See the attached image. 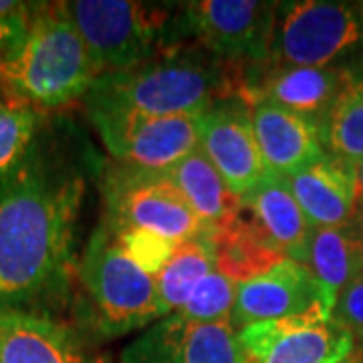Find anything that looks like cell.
Listing matches in <instances>:
<instances>
[{
    "mask_svg": "<svg viewBox=\"0 0 363 363\" xmlns=\"http://www.w3.org/2000/svg\"><path fill=\"white\" fill-rule=\"evenodd\" d=\"M85 190L75 142L43 125L21 168L0 184V311L52 315L65 307Z\"/></svg>",
    "mask_w": 363,
    "mask_h": 363,
    "instance_id": "6da1fadb",
    "label": "cell"
},
{
    "mask_svg": "<svg viewBox=\"0 0 363 363\" xmlns=\"http://www.w3.org/2000/svg\"><path fill=\"white\" fill-rule=\"evenodd\" d=\"M242 71L200 47L174 45L130 71L99 75L83 101L87 111L198 116L220 99L238 97Z\"/></svg>",
    "mask_w": 363,
    "mask_h": 363,
    "instance_id": "7a4b0ae2",
    "label": "cell"
},
{
    "mask_svg": "<svg viewBox=\"0 0 363 363\" xmlns=\"http://www.w3.org/2000/svg\"><path fill=\"white\" fill-rule=\"evenodd\" d=\"M97 77L65 2H39L21 49L0 65V89L43 113L83 99Z\"/></svg>",
    "mask_w": 363,
    "mask_h": 363,
    "instance_id": "3957f363",
    "label": "cell"
},
{
    "mask_svg": "<svg viewBox=\"0 0 363 363\" xmlns=\"http://www.w3.org/2000/svg\"><path fill=\"white\" fill-rule=\"evenodd\" d=\"M77 279L93 307V327L104 337H121L162 319L156 279L128 257L105 222L89 236Z\"/></svg>",
    "mask_w": 363,
    "mask_h": 363,
    "instance_id": "277c9868",
    "label": "cell"
},
{
    "mask_svg": "<svg viewBox=\"0 0 363 363\" xmlns=\"http://www.w3.org/2000/svg\"><path fill=\"white\" fill-rule=\"evenodd\" d=\"M97 75L121 73L164 51L172 11L133 0L65 2Z\"/></svg>",
    "mask_w": 363,
    "mask_h": 363,
    "instance_id": "5b68a950",
    "label": "cell"
},
{
    "mask_svg": "<svg viewBox=\"0 0 363 363\" xmlns=\"http://www.w3.org/2000/svg\"><path fill=\"white\" fill-rule=\"evenodd\" d=\"M277 2L202 0L174 13L166 47L194 45L238 69L269 61ZM164 47V49H166Z\"/></svg>",
    "mask_w": 363,
    "mask_h": 363,
    "instance_id": "8992f818",
    "label": "cell"
},
{
    "mask_svg": "<svg viewBox=\"0 0 363 363\" xmlns=\"http://www.w3.org/2000/svg\"><path fill=\"white\" fill-rule=\"evenodd\" d=\"M104 222L116 228H138L172 242L214 233L172 184L166 172L133 168L113 162L101 180Z\"/></svg>",
    "mask_w": 363,
    "mask_h": 363,
    "instance_id": "52a82bcc",
    "label": "cell"
},
{
    "mask_svg": "<svg viewBox=\"0 0 363 363\" xmlns=\"http://www.w3.org/2000/svg\"><path fill=\"white\" fill-rule=\"evenodd\" d=\"M359 45H363L362 2H277L267 63L329 67Z\"/></svg>",
    "mask_w": 363,
    "mask_h": 363,
    "instance_id": "ba28073f",
    "label": "cell"
},
{
    "mask_svg": "<svg viewBox=\"0 0 363 363\" xmlns=\"http://www.w3.org/2000/svg\"><path fill=\"white\" fill-rule=\"evenodd\" d=\"M105 150L119 164L168 172L200 145L198 116L152 117L121 111H87Z\"/></svg>",
    "mask_w": 363,
    "mask_h": 363,
    "instance_id": "9c48e42d",
    "label": "cell"
},
{
    "mask_svg": "<svg viewBox=\"0 0 363 363\" xmlns=\"http://www.w3.org/2000/svg\"><path fill=\"white\" fill-rule=\"evenodd\" d=\"M247 363H343L355 341L325 311L259 321L238 329Z\"/></svg>",
    "mask_w": 363,
    "mask_h": 363,
    "instance_id": "30bf717a",
    "label": "cell"
},
{
    "mask_svg": "<svg viewBox=\"0 0 363 363\" xmlns=\"http://www.w3.org/2000/svg\"><path fill=\"white\" fill-rule=\"evenodd\" d=\"M200 150L236 198L247 196L269 172L252 130L250 105L240 97L212 104L198 116Z\"/></svg>",
    "mask_w": 363,
    "mask_h": 363,
    "instance_id": "8fae6325",
    "label": "cell"
},
{
    "mask_svg": "<svg viewBox=\"0 0 363 363\" xmlns=\"http://www.w3.org/2000/svg\"><path fill=\"white\" fill-rule=\"evenodd\" d=\"M313 311L331 315L333 307L313 272L297 260L283 259L236 289L230 323L238 331L250 323L298 317Z\"/></svg>",
    "mask_w": 363,
    "mask_h": 363,
    "instance_id": "7c38bea8",
    "label": "cell"
},
{
    "mask_svg": "<svg viewBox=\"0 0 363 363\" xmlns=\"http://www.w3.org/2000/svg\"><path fill=\"white\" fill-rule=\"evenodd\" d=\"M123 363H247V355L230 321L192 323L172 313L131 343Z\"/></svg>",
    "mask_w": 363,
    "mask_h": 363,
    "instance_id": "4fadbf2b",
    "label": "cell"
},
{
    "mask_svg": "<svg viewBox=\"0 0 363 363\" xmlns=\"http://www.w3.org/2000/svg\"><path fill=\"white\" fill-rule=\"evenodd\" d=\"M345 79V67H291L262 63L242 71L240 99L285 107L321 128Z\"/></svg>",
    "mask_w": 363,
    "mask_h": 363,
    "instance_id": "5bb4252c",
    "label": "cell"
},
{
    "mask_svg": "<svg viewBox=\"0 0 363 363\" xmlns=\"http://www.w3.org/2000/svg\"><path fill=\"white\" fill-rule=\"evenodd\" d=\"M0 363H107L73 325L52 315L0 311Z\"/></svg>",
    "mask_w": 363,
    "mask_h": 363,
    "instance_id": "9a60e30c",
    "label": "cell"
},
{
    "mask_svg": "<svg viewBox=\"0 0 363 363\" xmlns=\"http://www.w3.org/2000/svg\"><path fill=\"white\" fill-rule=\"evenodd\" d=\"M286 182L313 228L341 226L357 216V166L343 157L325 154Z\"/></svg>",
    "mask_w": 363,
    "mask_h": 363,
    "instance_id": "2e32d148",
    "label": "cell"
},
{
    "mask_svg": "<svg viewBox=\"0 0 363 363\" xmlns=\"http://www.w3.org/2000/svg\"><path fill=\"white\" fill-rule=\"evenodd\" d=\"M250 117L269 172L289 178L317 164L327 154L319 128L307 117L267 101L250 105Z\"/></svg>",
    "mask_w": 363,
    "mask_h": 363,
    "instance_id": "e0dca14e",
    "label": "cell"
},
{
    "mask_svg": "<svg viewBox=\"0 0 363 363\" xmlns=\"http://www.w3.org/2000/svg\"><path fill=\"white\" fill-rule=\"evenodd\" d=\"M240 204L285 259L305 264L313 226L305 218L285 176L267 172L257 186L240 198Z\"/></svg>",
    "mask_w": 363,
    "mask_h": 363,
    "instance_id": "ac0fdd59",
    "label": "cell"
},
{
    "mask_svg": "<svg viewBox=\"0 0 363 363\" xmlns=\"http://www.w3.org/2000/svg\"><path fill=\"white\" fill-rule=\"evenodd\" d=\"M305 267L323 286L331 307L339 293L363 274V224L359 216L341 226L313 228Z\"/></svg>",
    "mask_w": 363,
    "mask_h": 363,
    "instance_id": "d6986e66",
    "label": "cell"
},
{
    "mask_svg": "<svg viewBox=\"0 0 363 363\" xmlns=\"http://www.w3.org/2000/svg\"><path fill=\"white\" fill-rule=\"evenodd\" d=\"M214 240L216 269L238 285L267 272L285 259L248 216L242 204L228 220L214 228Z\"/></svg>",
    "mask_w": 363,
    "mask_h": 363,
    "instance_id": "ffe728a7",
    "label": "cell"
},
{
    "mask_svg": "<svg viewBox=\"0 0 363 363\" xmlns=\"http://www.w3.org/2000/svg\"><path fill=\"white\" fill-rule=\"evenodd\" d=\"M166 176L180 190L198 218L210 228L220 226L240 206V198L230 192L218 169L200 147L169 168Z\"/></svg>",
    "mask_w": 363,
    "mask_h": 363,
    "instance_id": "44dd1931",
    "label": "cell"
},
{
    "mask_svg": "<svg viewBox=\"0 0 363 363\" xmlns=\"http://www.w3.org/2000/svg\"><path fill=\"white\" fill-rule=\"evenodd\" d=\"M216 271L214 233L198 234L176 245L169 262L156 277L162 319L168 317L190 298L192 291Z\"/></svg>",
    "mask_w": 363,
    "mask_h": 363,
    "instance_id": "7402d4cb",
    "label": "cell"
},
{
    "mask_svg": "<svg viewBox=\"0 0 363 363\" xmlns=\"http://www.w3.org/2000/svg\"><path fill=\"white\" fill-rule=\"evenodd\" d=\"M319 135L327 154L355 166L363 160V65L345 67V79Z\"/></svg>",
    "mask_w": 363,
    "mask_h": 363,
    "instance_id": "603a6c76",
    "label": "cell"
},
{
    "mask_svg": "<svg viewBox=\"0 0 363 363\" xmlns=\"http://www.w3.org/2000/svg\"><path fill=\"white\" fill-rule=\"evenodd\" d=\"M43 125V111L0 89V184L21 168Z\"/></svg>",
    "mask_w": 363,
    "mask_h": 363,
    "instance_id": "cb8c5ba5",
    "label": "cell"
},
{
    "mask_svg": "<svg viewBox=\"0 0 363 363\" xmlns=\"http://www.w3.org/2000/svg\"><path fill=\"white\" fill-rule=\"evenodd\" d=\"M238 283L228 279L218 269L210 272L206 279L192 291L190 298L176 309L174 315L192 323H218L230 321L236 301Z\"/></svg>",
    "mask_w": 363,
    "mask_h": 363,
    "instance_id": "d4e9b609",
    "label": "cell"
},
{
    "mask_svg": "<svg viewBox=\"0 0 363 363\" xmlns=\"http://www.w3.org/2000/svg\"><path fill=\"white\" fill-rule=\"evenodd\" d=\"M107 228L113 233L117 242L128 252V257L138 267H142L147 274H152L154 279L164 271V267L168 264L174 250H176V242L166 240L156 234L143 233L138 228H116L109 224H107Z\"/></svg>",
    "mask_w": 363,
    "mask_h": 363,
    "instance_id": "484cf974",
    "label": "cell"
},
{
    "mask_svg": "<svg viewBox=\"0 0 363 363\" xmlns=\"http://www.w3.org/2000/svg\"><path fill=\"white\" fill-rule=\"evenodd\" d=\"M331 317L350 333L363 350V274L339 293Z\"/></svg>",
    "mask_w": 363,
    "mask_h": 363,
    "instance_id": "4316f807",
    "label": "cell"
},
{
    "mask_svg": "<svg viewBox=\"0 0 363 363\" xmlns=\"http://www.w3.org/2000/svg\"><path fill=\"white\" fill-rule=\"evenodd\" d=\"M30 16L0 18V65H4L9 59H13L14 52L21 49V45H23V40L26 37V28H28Z\"/></svg>",
    "mask_w": 363,
    "mask_h": 363,
    "instance_id": "83f0119b",
    "label": "cell"
},
{
    "mask_svg": "<svg viewBox=\"0 0 363 363\" xmlns=\"http://www.w3.org/2000/svg\"><path fill=\"white\" fill-rule=\"evenodd\" d=\"M357 188H359V206H363V160L357 164Z\"/></svg>",
    "mask_w": 363,
    "mask_h": 363,
    "instance_id": "f1b7e54d",
    "label": "cell"
},
{
    "mask_svg": "<svg viewBox=\"0 0 363 363\" xmlns=\"http://www.w3.org/2000/svg\"><path fill=\"white\" fill-rule=\"evenodd\" d=\"M343 363H363V350L355 347V350H353V353H351L350 357H347V359H345Z\"/></svg>",
    "mask_w": 363,
    "mask_h": 363,
    "instance_id": "f546056e",
    "label": "cell"
},
{
    "mask_svg": "<svg viewBox=\"0 0 363 363\" xmlns=\"http://www.w3.org/2000/svg\"><path fill=\"white\" fill-rule=\"evenodd\" d=\"M357 216H359V220H362L363 224V206H359V214H357Z\"/></svg>",
    "mask_w": 363,
    "mask_h": 363,
    "instance_id": "4dcf8cb0",
    "label": "cell"
},
{
    "mask_svg": "<svg viewBox=\"0 0 363 363\" xmlns=\"http://www.w3.org/2000/svg\"><path fill=\"white\" fill-rule=\"evenodd\" d=\"M362 4H363V2H362Z\"/></svg>",
    "mask_w": 363,
    "mask_h": 363,
    "instance_id": "1f68e13d",
    "label": "cell"
}]
</instances>
